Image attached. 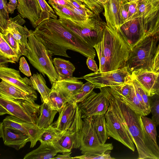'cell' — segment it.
Listing matches in <instances>:
<instances>
[{
    "mask_svg": "<svg viewBox=\"0 0 159 159\" xmlns=\"http://www.w3.org/2000/svg\"><path fill=\"white\" fill-rule=\"evenodd\" d=\"M0 65H4L8 62L12 63V62L11 60L1 57H0Z\"/></svg>",
    "mask_w": 159,
    "mask_h": 159,
    "instance_id": "cell-56",
    "label": "cell"
},
{
    "mask_svg": "<svg viewBox=\"0 0 159 159\" xmlns=\"http://www.w3.org/2000/svg\"><path fill=\"white\" fill-rule=\"evenodd\" d=\"M9 2L7 4V8L9 13L12 14L14 10L17 8L18 2L17 0H9Z\"/></svg>",
    "mask_w": 159,
    "mask_h": 159,
    "instance_id": "cell-52",
    "label": "cell"
},
{
    "mask_svg": "<svg viewBox=\"0 0 159 159\" xmlns=\"http://www.w3.org/2000/svg\"><path fill=\"white\" fill-rule=\"evenodd\" d=\"M131 75L146 91L149 97L154 95L153 89L157 77V73L140 69L132 72Z\"/></svg>",
    "mask_w": 159,
    "mask_h": 159,
    "instance_id": "cell-21",
    "label": "cell"
},
{
    "mask_svg": "<svg viewBox=\"0 0 159 159\" xmlns=\"http://www.w3.org/2000/svg\"><path fill=\"white\" fill-rule=\"evenodd\" d=\"M23 18L20 14L13 18L10 17L8 21L7 31L9 32L17 41L21 55L24 56L30 51V49L28 40L30 30L25 26H22L25 23Z\"/></svg>",
    "mask_w": 159,
    "mask_h": 159,
    "instance_id": "cell-12",
    "label": "cell"
},
{
    "mask_svg": "<svg viewBox=\"0 0 159 159\" xmlns=\"http://www.w3.org/2000/svg\"><path fill=\"white\" fill-rule=\"evenodd\" d=\"M19 69L24 74L28 77L31 76V74L29 65L24 57L20 58Z\"/></svg>",
    "mask_w": 159,
    "mask_h": 159,
    "instance_id": "cell-48",
    "label": "cell"
},
{
    "mask_svg": "<svg viewBox=\"0 0 159 159\" xmlns=\"http://www.w3.org/2000/svg\"><path fill=\"white\" fill-rule=\"evenodd\" d=\"M0 57L11 60L12 63L18 62L20 57L17 53L7 43L0 33Z\"/></svg>",
    "mask_w": 159,
    "mask_h": 159,
    "instance_id": "cell-33",
    "label": "cell"
},
{
    "mask_svg": "<svg viewBox=\"0 0 159 159\" xmlns=\"http://www.w3.org/2000/svg\"><path fill=\"white\" fill-rule=\"evenodd\" d=\"M159 40L152 36H145L132 45L126 65L131 74L140 69L152 70Z\"/></svg>",
    "mask_w": 159,
    "mask_h": 159,
    "instance_id": "cell-5",
    "label": "cell"
},
{
    "mask_svg": "<svg viewBox=\"0 0 159 159\" xmlns=\"http://www.w3.org/2000/svg\"><path fill=\"white\" fill-rule=\"evenodd\" d=\"M57 153L51 143H41L37 148L27 154L24 159H53Z\"/></svg>",
    "mask_w": 159,
    "mask_h": 159,
    "instance_id": "cell-25",
    "label": "cell"
},
{
    "mask_svg": "<svg viewBox=\"0 0 159 159\" xmlns=\"http://www.w3.org/2000/svg\"><path fill=\"white\" fill-rule=\"evenodd\" d=\"M55 68L64 69L72 72L75 70L74 65L69 61L60 58H55L52 60Z\"/></svg>",
    "mask_w": 159,
    "mask_h": 159,
    "instance_id": "cell-42",
    "label": "cell"
},
{
    "mask_svg": "<svg viewBox=\"0 0 159 159\" xmlns=\"http://www.w3.org/2000/svg\"><path fill=\"white\" fill-rule=\"evenodd\" d=\"M96 93L93 90L78 106L81 111L82 119L93 116L105 114L110 106L109 101L103 92Z\"/></svg>",
    "mask_w": 159,
    "mask_h": 159,
    "instance_id": "cell-11",
    "label": "cell"
},
{
    "mask_svg": "<svg viewBox=\"0 0 159 159\" xmlns=\"http://www.w3.org/2000/svg\"><path fill=\"white\" fill-rule=\"evenodd\" d=\"M69 3L78 8L90 10L87 6L80 0H66Z\"/></svg>",
    "mask_w": 159,
    "mask_h": 159,
    "instance_id": "cell-50",
    "label": "cell"
},
{
    "mask_svg": "<svg viewBox=\"0 0 159 159\" xmlns=\"http://www.w3.org/2000/svg\"><path fill=\"white\" fill-rule=\"evenodd\" d=\"M137 12L133 19H136L146 33L148 27L159 10V0H138Z\"/></svg>",
    "mask_w": 159,
    "mask_h": 159,
    "instance_id": "cell-14",
    "label": "cell"
},
{
    "mask_svg": "<svg viewBox=\"0 0 159 159\" xmlns=\"http://www.w3.org/2000/svg\"><path fill=\"white\" fill-rule=\"evenodd\" d=\"M151 112L152 114V119L156 126L159 125V95L155 94L150 97Z\"/></svg>",
    "mask_w": 159,
    "mask_h": 159,
    "instance_id": "cell-35",
    "label": "cell"
},
{
    "mask_svg": "<svg viewBox=\"0 0 159 159\" xmlns=\"http://www.w3.org/2000/svg\"><path fill=\"white\" fill-rule=\"evenodd\" d=\"M124 97L127 98L130 95L132 90L133 85L131 84H127L121 86H113Z\"/></svg>",
    "mask_w": 159,
    "mask_h": 159,
    "instance_id": "cell-46",
    "label": "cell"
},
{
    "mask_svg": "<svg viewBox=\"0 0 159 159\" xmlns=\"http://www.w3.org/2000/svg\"><path fill=\"white\" fill-rule=\"evenodd\" d=\"M35 37L45 46L52 56L70 57L68 50L77 52L94 59L93 48L68 30L59 19L49 18L43 21L33 31Z\"/></svg>",
    "mask_w": 159,
    "mask_h": 159,
    "instance_id": "cell-1",
    "label": "cell"
},
{
    "mask_svg": "<svg viewBox=\"0 0 159 159\" xmlns=\"http://www.w3.org/2000/svg\"><path fill=\"white\" fill-rule=\"evenodd\" d=\"M59 19L68 30L91 46L93 47L101 41L104 26L101 28L80 29L70 20L61 18H59Z\"/></svg>",
    "mask_w": 159,
    "mask_h": 159,
    "instance_id": "cell-13",
    "label": "cell"
},
{
    "mask_svg": "<svg viewBox=\"0 0 159 159\" xmlns=\"http://www.w3.org/2000/svg\"><path fill=\"white\" fill-rule=\"evenodd\" d=\"M17 9L20 16L28 19L34 28L44 21L38 0H17Z\"/></svg>",
    "mask_w": 159,
    "mask_h": 159,
    "instance_id": "cell-17",
    "label": "cell"
},
{
    "mask_svg": "<svg viewBox=\"0 0 159 159\" xmlns=\"http://www.w3.org/2000/svg\"><path fill=\"white\" fill-rule=\"evenodd\" d=\"M69 4V6L68 7L71 10L82 20H89L93 17L94 15L91 10L78 8Z\"/></svg>",
    "mask_w": 159,
    "mask_h": 159,
    "instance_id": "cell-41",
    "label": "cell"
},
{
    "mask_svg": "<svg viewBox=\"0 0 159 159\" xmlns=\"http://www.w3.org/2000/svg\"><path fill=\"white\" fill-rule=\"evenodd\" d=\"M1 34L6 41L17 53L18 57H20L22 55L19 45L12 34L8 31H7V33L5 34H3L2 33Z\"/></svg>",
    "mask_w": 159,
    "mask_h": 159,
    "instance_id": "cell-43",
    "label": "cell"
},
{
    "mask_svg": "<svg viewBox=\"0 0 159 159\" xmlns=\"http://www.w3.org/2000/svg\"><path fill=\"white\" fill-rule=\"evenodd\" d=\"M126 1L128 6V18L125 22L132 20L137 14L138 10V0L132 2Z\"/></svg>",
    "mask_w": 159,
    "mask_h": 159,
    "instance_id": "cell-47",
    "label": "cell"
},
{
    "mask_svg": "<svg viewBox=\"0 0 159 159\" xmlns=\"http://www.w3.org/2000/svg\"><path fill=\"white\" fill-rule=\"evenodd\" d=\"M61 155H58L57 156L53 158V159H71L72 157H70L71 152H65L62 153Z\"/></svg>",
    "mask_w": 159,
    "mask_h": 159,
    "instance_id": "cell-55",
    "label": "cell"
},
{
    "mask_svg": "<svg viewBox=\"0 0 159 159\" xmlns=\"http://www.w3.org/2000/svg\"><path fill=\"white\" fill-rule=\"evenodd\" d=\"M55 69L58 75L59 80H64L73 77V72L70 70L58 68H55Z\"/></svg>",
    "mask_w": 159,
    "mask_h": 159,
    "instance_id": "cell-49",
    "label": "cell"
},
{
    "mask_svg": "<svg viewBox=\"0 0 159 159\" xmlns=\"http://www.w3.org/2000/svg\"><path fill=\"white\" fill-rule=\"evenodd\" d=\"M145 36H152L159 40V10L149 25Z\"/></svg>",
    "mask_w": 159,
    "mask_h": 159,
    "instance_id": "cell-39",
    "label": "cell"
},
{
    "mask_svg": "<svg viewBox=\"0 0 159 159\" xmlns=\"http://www.w3.org/2000/svg\"><path fill=\"white\" fill-rule=\"evenodd\" d=\"M48 2L50 4L52 3H55L67 7H68L70 4L66 0H48Z\"/></svg>",
    "mask_w": 159,
    "mask_h": 159,
    "instance_id": "cell-53",
    "label": "cell"
},
{
    "mask_svg": "<svg viewBox=\"0 0 159 159\" xmlns=\"http://www.w3.org/2000/svg\"><path fill=\"white\" fill-rule=\"evenodd\" d=\"M95 48L98 57L99 62L98 72H107V59L105 57L99 42L93 47Z\"/></svg>",
    "mask_w": 159,
    "mask_h": 159,
    "instance_id": "cell-37",
    "label": "cell"
},
{
    "mask_svg": "<svg viewBox=\"0 0 159 159\" xmlns=\"http://www.w3.org/2000/svg\"><path fill=\"white\" fill-rule=\"evenodd\" d=\"M53 110L60 112L65 106L68 101L57 89L55 84H52L51 91L48 97L43 101Z\"/></svg>",
    "mask_w": 159,
    "mask_h": 159,
    "instance_id": "cell-26",
    "label": "cell"
},
{
    "mask_svg": "<svg viewBox=\"0 0 159 159\" xmlns=\"http://www.w3.org/2000/svg\"><path fill=\"white\" fill-rule=\"evenodd\" d=\"M50 5L59 18L70 20L78 26H80L89 20H81L71 10L65 6L55 3H52Z\"/></svg>",
    "mask_w": 159,
    "mask_h": 159,
    "instance_id": "cell-29",
    "label": "cell"
},
{
    "mask_svg": "<svg viewBox=\"0 0 159 159\" xmlns=\"http://www.w3.org/2000/svg\"><path fill=\"white\" fill-rule=\"evenodd\" d=\"M40 105L35 102L15 99L0 95V115L8 114L24 121L36 124Z\"/></svg>",
    "mask_w": 159,
    "mask_h": 159,
    "instance_id": "cell-6",
    "label": "cell"
},
{
    "mask_svg": "<svg viewBox=\"0 0 159 159\" xmlns=\"http://www.w3.org/2000/svg\"><path fill=\"white\" fill-rule=\"evenodd\" d=\"M125 1H126L129 2H132L136 1L138 0H124Z\"/></svg>",
    "mask_w": 159,
    "mask_h": 159,
    "instance_id": "cell-58",
    "label": "cell"
},
{
    "mask_svg": "<svg viewBox=\"0 0 159 159\" xmlns=\"http://www.w3.org/2000/svg\"><path fill=\"white\" fill-rule=\"evenodd\" d=\"M132 77V84L133 87L137 89L141 95L148 114L151 112L150 97L144 89L140 85L136 79Z\"/></svg>",
    "mask_w": 159,
    "mask_h": 159,
    "instance_id": "cell-36",
    "label": "cell"
},
{
    "mask_svg": "<svg viewBox=\"0 0 159 159\" xmlns=\"http://www.w3.org/2000/svg\"><path fill=\"white\" fill-rule=\"evenodd\" d=\"M28 38L30 51L24 56L30 62L43 76L46 75L51 84L59 80V77L53 64L52 55L44 45L34 36L33 31L30 30Z\"/></svg>",
    "mask_w": 159,
    "mask_h": 159,
    "instance_id": "cell-4",
    "label": "cell"
},
{
    "mask_svg": "<svg viewBox=\"0 0 159 159\" xmlns=\"http://www.w3.org/2000/svg\"><path fill=\"white\" fill-rule=\"evenodd\" d=\"M93 126L101 142L104 144L108 138L105 114L97 115L91 116Z\"/></svg>",
    "mask_w": 159,
    "mask_h": 159,
    "instance_id": "cell-30",
    "label": "cell"
},
{
    "mask_svg": "<svg viewBox=\"0 0 159 159\" xmlns=\"http://www.w3.org/2000/svg\"><path fill=\"white\" fill-rule=\"evenodd\" d=\"M80 133V150L84 154H100L113 149L112 143L103 144L100 141L92 125L91 117L83 119Z\"/></svg>",
    "mask_w": 159,
    "mask_h": 159,
    "instance_id": "cell-8",
    "label": "cell"
},
{
    "mask_svg": "<svg viewBox=\"0 0 159 159\" xmlns=\"http://www.w3.org/2000/svg\"><path fill=\"white\" fill-rule=\"evenodd\" d=\"M93 84L95 88L121 86L132 83L131 74L126 66L120 69L104 72L91 73L82 77Z\"/></svg>",
    "mask_w": 159,
    "mask_h": 159,
    "instance_id": "cell-10",
    "label": "cell"
},
{
    "mask_svg": "<svg viewBox=\"0 0 159 159\" xmlns=\"http://www.w3.org/2000/svg\"><path fill=\"white\" fill-rule=\"evenodd\" d=\"M110 106L105 114L107 134L134 152L135 147L131 135L113 105Z\"/></svg>",
    "mask_w": 159,
    "mask_h": 159,
    "instance_id": "cell-7",
    "label": "cell"
},
{
    "mask_svg": "<svg viewBox=\"0 0 159 159\" xmlns=\"http://www.w3.org/2000/svg\"><path fill=\"white\" fill-rule=\"evenodd\" d=\"M81 78L72 77L57 81L53 83L57 89L68 101L71 102L72 98L80 90L83 83L79 80Z\"/></svg>",
    "mask_w": 159,
    "mask_h": 159,
    "instance_id": "cell-20",
    "label": "cell"
},
{
    "mask_svg": "<svg viewBox=\"0 0 159 159\" xmlns=\"http://www.w3.org/2000/svg\"></svg>",
    "mask_w": 159,
    "mask_h": 159,
    "instance_id": "cell-60",
    "label": "cell"
},
{
    "mask_svg": "<svg viewBox=\"0 0 159 159\" xmlns=\"http://www.w3.org/2000/svg\"><path fill=\"white\" fill-rule=\"evenodd\" d=\"M2 122L5 127L21 132L28 136L30 140L31 148L35 145L42 130L36 124L23 121L11 115L7 116Z\"/></svg>",
    "mask_w": 159,
    "mask_h": 159,
    "instance_id": "cell-15",
    "label": "cell"
},
{
    "mask_svg": "<svg viewBox=\"0 0 159 159\" xmlns=\"http://www.w3.org/2000/svg\"><path fill=\"white\" fill-rule=\"evenodd\" d=\"M56 121L52 124L61 133H80L83 125L81 110L78 104L68 102L59 112Z\"/></svg>",
    "mask_w": 159,
    "mask_h": 159,
    "instance_id": "cell-9",
    "label": "cell"
},
{
    "mask_svg": "<svg viewBox=\"0 0 159 159\" xmlns=\"http://www.w3.org/2000/svg\"></svg>",
    "mask_w": 159,
    "mask_h": 159,
    "instance_id": "cell-61",
    "label": "cell"
},
{
    "mask_svg": "<svg viewBox=\"0 0 159 159\" xmlns=\"http://www.w3.org/2000/svg\"><path fill=\"white\" fill-rule=\"evenodd\" d=\"M0 95L15 99H23L35 102L37 97L3 80L0 83Z\"/></svg>",
    "mask_w": 159,
    "mask_h": 159,
    "instance_id": "cell-22",
    "label": "cell"
},
{
    "mask_svg": "<svg viewBox=\"0 0 159 159\" xmlns=\"http://www.w3.org/2000/svg\"><path fill=\"white\" fill-rule=\"evenodd\" d=\"M58 111L52 110L45 102L40 105V114L36 125L40 129H43L52 124L54 117Z\"/></svg>",
    "mask_w": 159,
    "mask_h": 159,
    "instance_id": "cell-27",
    "label": "cell"
},
{
    "mask_svg": "<svg viewBox=\"0 0 159 159\" xmlns=\"http://www.w3.org/2000/svg\"><path fill=\"white\" fill-rule=\"evenodd\" d=\"M86 64L88 68L94 73L98 72V69L94 59L89 57L86 60Z\"/></svg>",
    "mask_w": 159,
    "mask_h": 159,
    "instance_id": "cell-51",
    "label": "cell"
},
{
    "mask_svg": "<svg viewBox=\"0 0 159 159\" xmlns=\"http://www.w3.org/2000/svg\"><path fill=\"white\" fill-rule=\"evenodd\" d=\"M123 0H108L103 4L104 12L107 25L117 28L120 27L119 10Z\"/></svg>",
    "mask_w": 159,
    "mask_h": 159,
    "instance_id": "cell-23",
    "label": "cell"
},
{
    "mask_svg": "<svg viewBox=\"0 0 159 159\" xmlns=\"http://www.w3.org/2000/svg\"><path fill=\"white\" fill-rule=\"evenodd\" d=\"M157 72H159V70L157 71Z\"/></svg>",
    "mask_w": 159,
    "mask_h": 159,
    "instance_id": "cell-59",
    "label": "cell"
},
{
    "mask_svg": "<svg viewBox=\"0 0 159 159\" xmlns=\"http://www.w3.org/2000/svg\"><path fill=\"white\" fill-rule=\"evenodd\" d=\"M98 1L101 3L102 4H103L105 3L108 0H98Z\"/></svg>",
    "mask_w": 159,
    "mask_h": 159,
    "instance_id": "cell-57",
    "label": "cell"
},
{
    "mask_svg": "<svg viewBox=\"0 0 159 159\" xmlns=\"http://www.w3.org/2000/svg\"><path fill=\"white\" fill-rule=\"evenodd\" d=\"M92 11L94 15H98L102 11L103 4L98 0H80Z\"/></svg>",
    "mask_w": 159,
    "mask_h": 159,
    "instance_id": "cell-40",
    "label": "cell"
},
{
    "mask_svg": "<svg viewBox=\"0 0 159 159\" xmlns=\"http://www.w3.org/2000/svg\"><path fill=\"white\" fill-rule=\"evenodd\" d=\"M107 61V71L126 66L132 44L120 29L104 23L102 37L99 42Z\"/></svg>",
    "mask_w": 159,
    "mask_h": 159,
    "instance_id": "cell-3",
    "label": "cell"
},
{
    "mask_svg": "<svg viewBox=\"0 0 159 159\" xmlns=\"http://www.w3.org/2000/svg\"><path fill=\"white\" fill-rule=\"evenodd\" d=\"M30 79L33 87L40 93L43 102L48 97L51 91L46 84V82L41 73H36L31 76Z\"/></svg>",
    "mask_w": 159,
    "mask_h": 159,
    "instance_id": "cell-31",
    "label": "cell"
},
{
    "mask_svg": "<svg viewBox=\"0 0 159 159\" xmlns=\"http://www.w3.org/2000/svg\"><path fill=\"white\" fill-rule=\"evenodd\" d=\"M61 133L52 124L48 127L42 129L38 141L41 143L52 144L59 138Z\"/></svg>",
    "mask_w": 159,
    "mask_h": 159,
    "instance_id": "cell-32",
    "label": "cell"
},
{
    "mask_svg": "<svg viewBox=\"0 0 159 159\" xmlns=\"http://www.w3.org/2000/svg\"><path fill=\"white\" fill-rule=\"evenodd\" d=\"M120 28L132 46L146 35L136 19L124 23Z\"/></svg>",
    "mask_w": 159,
    "mask_h": 159,
    "instance_id": "cell-24",
    "label": "cell"
},
{
    "mask_svg": "<svg viewBox=\"0 0 159 159\" xmlns=\"http://www.w3.org/2000/svg\"><path fill=\"white\" fill-rule=\"evenodd\" d=\"M80 133H61L59 138L52 143L57 153L70 152L73 148L80 146Z\"/></svg>",
    "mask_w": 159,
    "mask_h": 159,
    "instance_id": "cell-19",
    "label": "cell"
},
{
    "mask_svg": "<svg viewBox=\"0 0 159 159\" xmlns=\"http://www.w3.org/2000/svg\"><path fill=\"white\" fill-rule=\"evenodd\" d=\"M113 105L120 114L132 137L138 153L139 159H156L148 148L143 141L144 126L141 115L127 105L110 87L100 89Z\"/></svg>",
    "mask_w": 159,
    "mask_h": 159,
    "instance_id": "cell-2",
    "label": "cell"
},
{
    "mask_svg": "<svg viewBox=\"0 0 159 159\" xmlns=\"http://www.w3.org/2000/svg\"><path fill=\"white\" fill-rule=\"evenodd\" d=\"M42 11L44 21L49 18L57 19L54 10L48 4L45 0H38Z\"/></svg>",
    "mask_w": 159,
    "mask_h": 159,
    "instance_id": "cell-38",
    "label": "cell"
},
{
    "mask_svg": "<svg viewBox=\"0 0 159 159\" xmlns=\"http://www.w3.org/2000/svg\"><path fill=\"white\" fill-rule=\"evenodd\" d=\"M0 78L37 97L30 79L26 77L22 78L19 71L9 68L5 64L0 65Z\"/></svg>",
    "mask_w": 159,
    "mask_h": 159,
    "instance_id": "cell-16",
    "label": "cell"
},
{
    "mask_svg": "<svg viewBox=\"0 0 159 159\" xmlns=\"http://www.w3.org/2000/svg\"><path fill=\"white\" fill-rule=\"evenodd\" d=\"M103 152L100 154H84L83 155L72 157V159H113L110 155V153Z\"/></svg>",
    "mask_w": 159,
    "mask_h": 159,
    "instance_id": "cell-44",
    "label": "cell"
},
{
    "mask_svg": "<svg viewBox=\"0 0 159 159\" xmlns=\"http://www.w3.org/2000/svg\"><path fill=\"white\" fill-rule=\"evenodd\" d=\"M7 4V0H0V31L3 34L7 32L8 22L10 19Z\"/></svg>",
    "mask_w": 159,
    "mask_h": 159,
    "instance_id": "cell-34",
    "label": "cell"
},
{
    "mask_svg": "<svg viewBox=\"0 0 159 159\" xmlns=\"http://www.w3.org/2000/svg\"><path fill=\"white\" fill-rule=\"evenodd\" d=\"M0 137L2 138L5 145L19 150L26 143L30 142L29 137L19 131L7 128L2 122L0 124Z\"/></svg>",
    "mask_w": 159,
    "mask_h": 159,
    "instance_id": "cell-18",
    "label": "cell"
},
{
    "mask_svg": "<svg viewBox=\"0 0 159 159\" xmlns=\"http://www.w3.org/2000/svg\"><path fill=\"white\" fill-rule=\"evenodd\" d=\"M157 77L153 89V95H159V72H156Z\"/></svg>",
    "mask_w": 159,
    "mask_h": 159,
    "instance_id": "cell-54",
    "label": "cell"
},
{
    "mask_svg": "<svg viewBox=\"0 0 159 159\" xmlns=\"http://www.w3.org/2000/svg\"><path fill=\"white\" fill-rule=\"evenodd\" d=\"M110 87L115 91L118 97L135 112L142 116H146L148 115L146 109L143 106L136 96L133 85L131 93L127 98L122 96L119 92L113 86Z\"/></svg>",
    "mask_w": 159,
    "mask_h": 159,
    "instance_id": "cell-28",
    "label": "cell"
},
{
    "mask_svg": "<svg viewBox=\"0 0 159 159\" xmlns=\"http://www.w3.org/2000/svg\"><path fill=\"white\" fill-rule=\"evenodd\" d=\"M121 25L127 20L128 18V6L126 1L124 0L120 6L119 12Z\"/></svg>",
    "mask_w": 159,
    "mask_h": 159,
    "instance_id": "cell-45",
    "label": "cell"
}]
</instances>
